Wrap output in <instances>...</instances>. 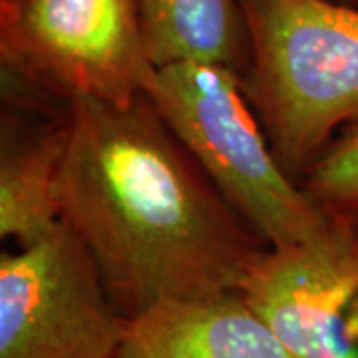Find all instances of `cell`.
<instances>
[{"instance_id": "cell-1", "label": "cell", "mask_w": 358, "mask_h": 358, "mask_svg": "<svg viewBox=\"0 0 358 358\" xmlns=\"http://www.w3.org/2000/svg\"><path fill=\"white\" fill-rule=\"evenodd\" d=\"M60 211L128 319L166 299L239 291L268 249L145 94L68 103Z\"/></svg>"}, {"instance_id": "cell-2", "label": "cell", "mask_w": 358, "mask_h": 358, "mask_svg": "<svg viewBox=\"0 0 358 358\" xmlns=\"http://www.w3.org/2000/svg\"><path fill=\"white\" fill-rule=\"evenodd\" d=\"M245 90L282 169L299 183L358 124V6L243 0Z\"/></svg>"}, {"instance_id": "cell-3", "label": "cell", "mask_w": 358, "mask_h": 358, "mask_svg": "<svg viewBox=\"0 0 358 358\" xmlns=\"http://www.w3.org/2000/svg\"><path fill=\"white\" fill-rule=\"evenodd\" d=\"M145 96L268 247L301 243L324 227L329 217L279 164L241 72L207 62L157 66Z\"/></svg>"}, {"instance_id": "cell-4", "label": "cell", "mask_w": 358, "mask_h": 358, "mask_svg": "<svg viewBox=\"0 0 358 358\" xmlns=\"http://www.w3.org/2000/svg\"><path fill=\"white\" fill-rule=\"evenodd\" d=\"M4 82L64 103H129L155 66L141 36L138 0L0 2Z\"/></svg>"}, {"instance_id": "cell-5", "label": "cell", "mask_w": 358, "mask_h": 358, "mask_svg": "<svg viewBox=\"0 0 358 358\" xmlns=\"http://www.w3.org/2000/svg\"><path fill=\"white\" fill-rule=\"evenodd\" d=\"M94 259L64 221L0 255V358H115L128 331Z\"/></svg>"}, {"instance_id": "cell-6", "label": "cell", "mask_w": 358, "mask_h": 358, "mask_svg": "<svg viewBox=\"0 0 358 358\" xmlns=\"http://www.w3.org/2000/svg\"><path fill=\"white\" fill-rule=\"evenodd\" d=\"M239 293L299 358H358V243L348 217L268 247Z\"/></svg>"}, {"instance_id": "cell-7", "label": "cell", "mask_w": 358, "mask_h": 358, "mask_svg": "<svg viewBox=\"0 0 358 358\" xmlns=\"http://www.w3.org/2000/svg\"><path fill=\"white\" fill-rule=\"evenodd\" d=\"M115 358H299L239 291L166 299L128 320Z\"/></svg>"}, {"instance_id": "cell-8", "label": "cell", "mask_w": 358, "mask_h": 358, "mask_svg": "<svg viewBox=\"0 0 358 358\" xmlns=\"http://www.w3.org/2000/svg\"><path fill=\"white\" fill-rule=\"evenodd\" d=\"M0 134V237L28 247L62 223L60 171L68 108L52 117L30 120L4 103Z\"/></svg>"}, {"instance_id": "cell-9", "label": "cell", "mask_w": 358, "mask_h": 358, "mask_svg": "<svg viewBox=\"0 0 358 358\" xmlns=\"http://www.w3.org/2000/svg\"><path fill=\"white\" fill-rule=\"evenodd\" d=\"M143 48L157 66L207 62L245 74L243 0H138Z\"/></svg>"}, {"instance_id": "cell-10", "label": "cell", "mask_w": 358, "mask_h": 358, "mask_svg": "<svg viewBox=\"0 0 358 358\" xmlns=\"http://www.w3.org/2000/svg\"><path fill=\"white\" fill-rule=\"evenodd\" d=\"M301 185L327 217H348L358 211V124L341 131Z\"/></svg>"}, {"instance_id": "cell-11", "label": "cell", "mask_w": 358, "mask_h": 358, "mask_svg": "<svg viewBox=\"0 0 358 358\" xmlns=\"http://www.w3.org/2000/svg\"><path fill=\"white\" fill-rule=\"evenodd\" d=\"M350 219V225H352V231H355V237H357V243H358V211H355L352 215H348Z\"/></svg>"}, {"instance_id": "cell-12", "label": "cell", "mask_w": 358, "mask_h": 358, "mask_svg": "<svg viewBox=\"0 0 358 358\" xmlns=\"http://www.w3.org/2000/svg\"><path fill=\"white\" fill-rule=\"evenodd\" d=\"M338 2H345V4H352V6H358V0H338Z\"/></svg>"}, {"instance_id": "cell-13", "label": "cell", "mask_w": 358, "mask_h": 358, "mask_svg": "<svg viewBox=\"0 0 358 358\" xmlns=\"http://www.w3.org/2000/svg\"><path fill=\"white\" fill-rule=\"evenodd\" d=\"M0 2H10V0H0Z\"/></svg>"}]
</instances>
